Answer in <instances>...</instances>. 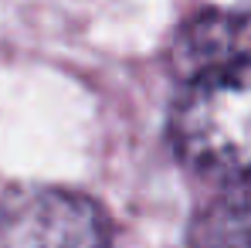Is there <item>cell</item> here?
<instances>
[{
  "label": "cell",
  "instance_id": "cell-1",
  "mask_svg": "<svg viewBox=\"0 0 251 248\" xmlns=\"http://www.w3.org/2000/svg\"><path fill=\"white\" fill-rule=\"evenodd\" d=\"M173 146L201 173L251 177V61L187 85L173 109Z\"/></svg>",
  "mask_w": 251,
  "mask_h": 248
},
{
  "label": "cell",
  "instance_id": "cell-2",
  "mask_svg": "<svg viewBox=\"0 0 251 248\" xmlns=\"http://www.w3.org/2000/svg\"><path fill=\"white\" fill-rule=\"evenodd\" d=\"M3 248H109V221L92 197L44 187L3 211Z\"/></svg>",
  "mask_w": 251,
  "mask_h": 248
},
{
  "label": "cell",
  "instance_id": "cell-3",
  "mask_svg": "<svg viewBox=\"0 0 251 248\" xmlns=\"http://www.w3.org/2000/svg\"><path fill=\"white\" fill-rule=\"evenodd\" d=\"M173 61L183 75H190V82L210 72L248 65L251 10H207L194 17L176 38Z\"/></svg>",
  "mask_w": 251,
  "mask_h": 248
},
{
  "label": "cell",
  "instance_id": "cell-4",
  "mask_svg": "<svg viewBox=\"0 0 251 248\" xmlns=\"http://www.w3.org/2000/svg\"><path fill=\"white\" fill-rule=\"evenodd\" d=\"M190 248H251V184L221 191L194 218Z\"/></svg>",
  "mask_w": 251,
  "mask_h": 248
}]
</instances>
